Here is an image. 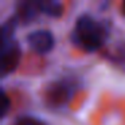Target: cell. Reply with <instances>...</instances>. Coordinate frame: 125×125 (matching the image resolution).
<instances>
[{"instance_id":"6da1fadb","label":"cell","mask_w":125,"mask_h":125,"mask_svg":"<svg viewBox=\"0 0 125 125\" xmlns=\"http://www.w3.org/2000/svg\"><path fill=\"white\" fill-rule=\"evenodd\" d=\"M106 38V28L101 22L89 14H83L77 19L73 30V41L85 51H97Z\"/></svg>"},{"instance_id":"7a4b0ae2","label":"cell","mask_w":125,"mask_h":125,"mask_svg":"<svg viewBox=\"0 0 125 125\" xmlns=\"http://www.w3.org/2000/svg\"><path fill=\"white\" fill-rule=\"evenodd\" d=\"M15 20L10 19L1 27V75L12 73L20 61V47L14 39Z\"/></svg>"},{"instance_id":"3957f363","label":"cell","mask_w":125,"mask_h":125,"mask_svg":"<svg viewBox=\"0 0 125 125\" xmlns=\"http://www.w3.org/2000/svg\"><path fill=\"white\" fill-rule=\"evenodd\" d=\"M27 43L38 54H47L54 47V36L49 30H35L27 35Z\"/></svg>"},{"instance_id":"277c9868","label":"cell","mask_w":125,"mask_h":125,"mask_svg":"<svg viewBox=\"0 0 125 125\" xmlns=\"http://www.w3.org/2000/svg\"><path fill=\"white\" fill-rule=\"evenodd\" d=\"M36 6H38V10L41 12L46 15H50V16H59L62 14V4L57 3V1H49V0H44V1H36Z\"/></svg>"},{"instance_id":"5b68a950","label":"cell","mask_w":125,"mask_h":125,"mask_svg":"<svg viewBox=\"0 0 125 125\" xmlns=\"http://www.w3.org/2000/svg\"><path fill=\"white\" fill-rule=\"evenodd\" d=\"M12 125H47L43 120L34 116H20L14 121Z\"/></svg>"},{"instance_id":"8992f818","label":"cell","mask_w":125,"mask_h":125,"mask_svg":"<svg viewBox=\"0 0 125 125\" xmlns=\"http://www.w3.org/2000/svg\"><path fill=\"white\" fill-rule=\"evenodd\" d=\"M1 117H6L7 112L10 109V100H8V95L6 93H3V98H1Z\"/></svg>"}]
</instances>
